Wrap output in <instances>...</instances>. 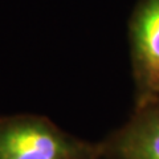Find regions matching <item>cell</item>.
I'll return each mask as SVG.
<instances>
[{
    "instance_id": "cell-1",
    "label": "cell",
    "mask_w": 159,
    "mask_h": 159,
    "mask_svg": "<svg viewBox=\"0 0 159 159\" xmlns=\"http://www.w3.org/2000/svg\"><path fill=\"white\" fill-rule=\"evenodd\" d=\"M102 148L73 138L48 118L0 117V159H99Z\"/></svg>"
},
{
    "instance_id": "cell-2",
    "label": "cell",
    "mask_w": 159,
    "mask_h": 159,
    "mask_svg": "<svg viewBox=\"0 0 159 159\" xmlns=\"http://www.w3.org/2000/svg\"><path fill=\"white\" fill-rule=\"evenodd\" d=\"M134 66L146 97H159V0H141L131 19Z\"/></svg>"
},
{
    "instance_id": "cell-3",
    "label": "cell",
    "mask_w": 159,
    "mask_h": 159,
    "mask_svg": "<svg viewBox=\"0 0 159 159\" xmlns=\"http://www.w3.org/2000/svg\"><path fill=\"white\" fill-rule=\"evenodd\" d=\"M111 159H159V97L145 98L139 111L113 138Z\"/></svg>"
},
{
    "instance_id": "cell-4",
    "label": "cell",
    "mask_w": 159,
    "mask_h": 159,
    "mask_svg": "<svg viewBox=\"0 0 159 159\" xmlns=\"http://www.w3.org/2000/svg\"><path fill=\"white\" fill-rule=\"evenodd\" d=\"M101 157H102V155H101ZM99 159H101V158H99Z\"/></svg>"
}]
</instances>
